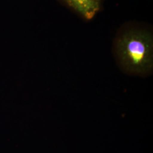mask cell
I'll use <instances>...</instances> for the list:
<instances>
[{"label": "cell", "mask_w": 153, "mask_h": 153, "mask_svg": "<svg viewBox=\"0 0 153 153\" xmlns=\"http://www.w3.org/2000/svg\"><path fill=\"white\" fill-rule=\"evenodd\" d=\"M115 57L121 68L138 76L150 74L153 67V36L150 29L129 24L121 27L114 43Z\"/></svg>", "instance_id": "1"}, {"label": "cell", "mask_w": 153, "mask_h": 153, "mask_svg": "<svg viewBox=\"0 0 153 153\" xmlns=\"http://www.w3.org/2000/svg\"><path fill=\"white\" fill-rule=\"evenodd\" d=\"M86 21L92 20L100 11L103 0H59Z\"/></svg>", "instance_id": "2"}]
</instances>
